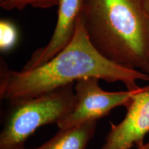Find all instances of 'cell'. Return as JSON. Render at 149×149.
<instances>
[{"label":"cell","mask_w":149,"mask_h":149,"mask_svg":"<svg viewBox=\"0 0 149 149\" xmlns=\"http://www.w3.org/2000/svg\"><path fill=\"white\" fill-rule=\"evenodd\" d=\"M137 149H149V141L147 144H145L142 146L137 148Z\"/></svg>","instance_id":"cell-11"},{"label":"cell","mask_w":149,"mask_h":149,"mask_svg":"<svg viewBox=\"0 0 149 149\" xmlns=\"http://www.w3.org/2000/svg\"><path fill=\"white\" fill-rule=\"evenodd\" d=\"M59 0H0L1 8L7 10H22L27 6L34 8H49L58 5Z\"/></svg>","instance_id":"cell-9"},{"label":"cell","mask_w":149,"mask_h":149,"mask_svg":"<svg viewBox=\"0 0 149 149\" xmlns=\"http://www.w3.org/2000/svg\"><path fill=\"white\" fill-rule=\"evenodd\" d=\"M88 77L121 81L128 91L140 88L137 81H149V74L117 65L99 53L89 40L79 15L71 42L42 66L15 71L9 69L1 58L0 97L8 102L35 97Z\"/></svg>","instance_id":"cell-1"},{"label":"cell","mask_w":149,"mask_h":149,"mask_svg":"<svg viewBox=\"0 0 149 149\" xmlns=\"http://www.w3.org/2000/svg\"><path fill=\"white\" fill-rule=\"evenodd\" d=\"M97 122L91 120L68 128L59 129L45 144L31 149H86L95 133Z\"/></svg>","instance_id":"cell-7"},{"label":"cell","mask_w":149,"mask_h":149,"mask_svg":"<svg viewBox=\"0 0 149 149\" xmlns=\"http://www.w3.org/2000/svg\"><path fill=\"white\" fill-rule=\"evenodd\" d=\"M148 74H149V59H148Z\"/></svg>","instance_id":"cell-12"},{"label":"cell","mask_w":149,"mask_h":149,"mask_svg":"<svg viewBox=\"0 0 149 149\" xmlns=\"http://www.w3.org/2000/svg\"><path fill=\"white\" fill-rule=\"evenodd\" d=\"M74 83L35 97L9 102L0 133V149H24L26 139L39 127L57 124L70 114L77 104Z\"/></svg>","instance_id":"cell-3"},{"label":"cell","mask_w":149,"mask_h":149,"mask_svg":"<svg viewBox=\"0 0 149 149\" xmlns=\"http://www.w3.org/2000/svg\"><path fill=\"white\" fill-rule=\"evenodd\" d=\"M17 30L8 20L0 21V51L6 52L13 48L17 41Z\"/></svg>","instance_id":"cell-8"},{"label":"cell","mask_w":149,"mask_h":149,"mask_svg":"<svg viewBox=\"0 0 149 149\" xmlns=\"http://www.w3.org/2000/svg\"><path fill=\"white\" fill-rule=\"evenodd\" d=\"M143 5H144L145 11H146L147 16L149 18V0H142Z\"/></svg>","instance_id":"cell-10"},{"label":"cell","mask_w":149,"mask_h":149,"mask_svg":"<svg viewBox=\"0 0 149 149\" xmlns=\"http://www.w3.org/2000/svg\"><path fill=\"white\" fill-rule=\"evenodd\" d=\"M99 80L96 77H88L75 81L74 91L77 104L70 114L57 123L59 129L68 128L88 121L99 120L109 115L115 107H126L132 96L142 88L107 92L100 88Z\"/></svg>","instance_id":"cell-4"},{"label":"cell","mask_w":149,"mask_h":149,"mask_svg":"<svg viewBox=\"0 0 149 149\" xmlns=\"http://www.w3.org/2000/svg\"><path fill=\"white\" fill-rule=\"evenodd\" d=\"M80 17L103 57L148 73L149 18L142 0H84Z\"/></svg>","instance_id":"cell-2"},{"label":"cell","mask_w":149,"mask_h":149,"mask_svg":"<svg viewBox=\"0 0 149 149\" xmlns=\"http://www.w3.org/2000/svg\"><path fill=\"white\" fill-rule=\"evenodd\" d=\"M124 119L111 128L102 149H130L144 145L149 133V86L134 94L126 107Z\"/></svg>","instance_id":"cell-5"},{"label":"cell","mask_w":149,"mask_h":149,"mask_svg":"<svg viewBox=\"0 0 149 149\" xmlns=\"http://www.w3.org/2000/svg\"><path fill=\"white\" fill-rule=\"evenodd\" d=\"M84 0H59L57 19L47 45L32 54L22 71H28L46 64L69 44L75 33Z\"/></svg>","instance_id":"cell-6"}]
</instances>
